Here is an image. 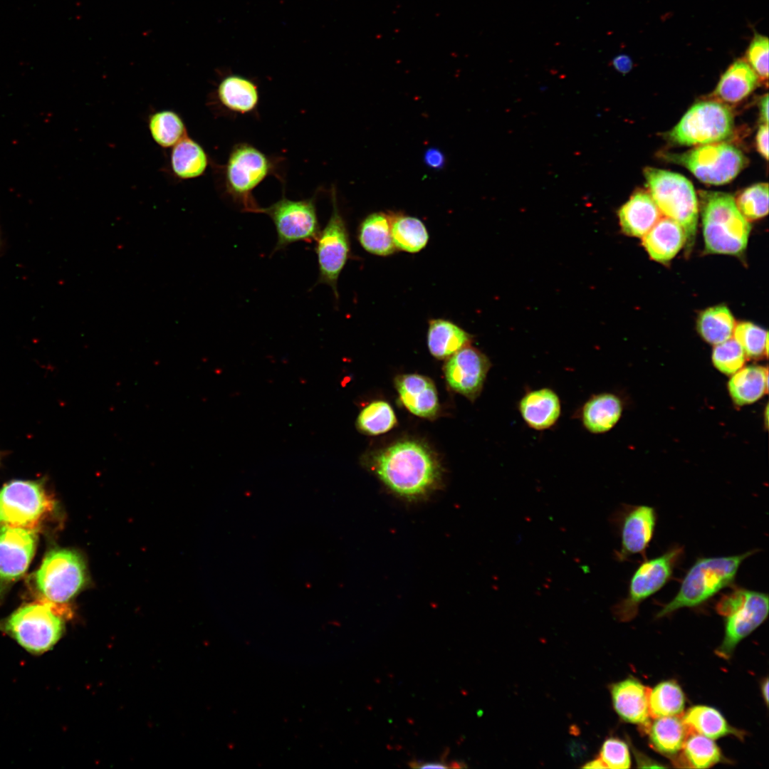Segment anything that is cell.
Masks as SVG:
<instances>
[{"instance_id":"6da1fadb","label":"cell","mask_w":769,"mask_h":769,"mask_svg":"<svg viewBox=\"0 0 769 769\" xmlns=\"http://www.w3.org/2000/svg\"><path fill=\"white\" fill-rule=\"evenodd\" d=\"M372 465L389 490L406 498L425 495L438 483L441 474L433 452L412 440L399 441L377 452Z\"/></svg>"},{"instance_id":"7a4b0ae2","label":"cell","mask_w":769,"mask_h":769,"mask_svg":"<svg viewBox=\"0 0 769 769\" xmlns=\"http://www.w3.org/2000/svg\"><path fill=\"white\" fill-rule=\"evenodd\" d=\"M701 209L706 251L736 255L746 248L750 226L728 194L701 192Z\"/></svg>"},{"instance_id":"3957f363","label":"cell","mask_w":769,"mask_h":769,"mask_svg":"<svg viewBox=\"0 0 769 769\" xmlns=\"http://www.w3.org/2000/svg\"><path fill=\"white\" fill-rule=\"evenodd\" d=\"M754 551L743 554L699 558L686 574L676 596L656 614L668 616L683 607L699 606L731 585L741 563Z\"/></svg>"},{"instance_id":"277c9868","label":"cell","mask_w":769,"mask_h":769,"mask_svg":"<svg viewBox=\"0 0 769 769\" xmlns=\"http://www.w3.org/2000/svg\"><path fill=\"white\" fill-rule=\"evenodd\" d=\"M68 608L46 600L21 607L0 622V630L28 652L41 654L51 649L63 634Z\"/></svg>"},{"instance_id":"5b68a950","label":"cell","mask_w":769,"mask_h":769,"mask_svg":"<svg viewBox=\"0 0 769 769\" xmlns=\"http://www.w3.org/2000/svg\"><path fill=\"white\" fill-rule=\"evenodd\" d=\"M649 194L661 214L678 223L684 230L687 245L696 234L698 199L691 182L671 172L647 167L644 171Z\"/></svg>"},{"instance_id":"8992f818","label":"cell","mask_w":769,"mask_h":769,"mask_svg":"<svg viewBox=\"0 0 769 769\" xmlns=\"http://www.w3.org/2000/svg\"><path fill=\"white\" fill-rule=\"evenodd\" d=\"M716 610L725 618L723 639L716 654L719 657L729 659L738 644L767 618L768 595L755 590L736 588L721 597Z\"/></svg>"},{"instance_id":"52a82bcc","label":"cell","mask_w":769,"mask_h":769,"mask_svg":"<svg viewBox=\"0 0 769 769\" xmlns=\"http://www.w3.org/2000/svg\"><path fill=\"white\" fill-rule=\"evenodd\" d=\"M88 574L84 558L70 549H54L44 558L35 574L43 600L64 605L85 586Z\"/></svg>"},{"instance_id":"ba28073f","label":"cell","mask_w":769,"mask_h":769,"mask_svg":"<svg viewBox=\"0 0 769 769\" xmlns=\"http://www.w3.org/2000/svg\"><path fill=\"white\" fill-rule=\"evenodd\" d=\"M271 160L248 143L236 145L224 167V185L227 194L246 212L255 213L259 206L253 190L272 172Z\"/></svg>"},{"instance_id":"9c48e42d","label":"cell","mask_w":769,"mask_h":769,"mask_svg":"<svg viewBox=\"0 0 769 769\" xmlns=\"http://www.w3.org/2000/svg\"><path fill=\"white\" fill-rule=\"evenodd\" d=\"M664 158L685 167L702 182L714 185L731 182L746 164L741 151L721 142L699 145L684 153H666Z\"/></svg>"},{"instance_id":"30bf717a","label":"cell","mask_w":769,"mask_h":769,"mask_svg":"<svg viewBox=\"0 0 769 769\" xmlns=\"http://www.w3.org/2000/svg\"><path fill=\"white\" fill-rule=\"evenodd\" d=\"M54 506L39 481H11L0 490V526L36 529Z\"/></svg>"},{"instance_id":"8fae6325","label":"cell","mask_w":769,"mask_h":769,"mask_svg":"<svg viewBox=\"0 0 769 769\" xmlns=\"http://www.w3.org/2000/svg\"><path fill=\"white\" fill-rule=\"evenodd\" d=\"M732 113L725 105L715 101L693 105L670 132V140L681 145H703L720 142L733 132Z\"/></svg>"},{"instance_id":"7c38bea8","label":"cell","mask_w":769,"mask_h":769,"mask_svg":"<svg viewBox=\"0 0 769 769\" xmlns=\"http://www.w3.org/2000/svg\"><path fill=\"white\" fill-rule=\"evenodd\" d=\"M255 213L268 215L275 225L278 239L273 252L298 241L311 243L320 231L315 196L302 200L283 196L268 207L258 206Z\"/></svg>"},{"instance_id":"4fadbf2b","label":"cell","mask_w":769,"mask_h":769,"mask_svg":"<svg viewBox=\"0 0 769 769\" xmlns=\"http://www.w3.org/2000/svg\"><path fill=\"white\" fill-rule=\"evenodd\" d=\"M331 199L330 217L315 240L319 271L316 285L329 286L338 300V281L350 257V241L345 221L338 209L335 187L332 188Z\"/></svg>"},{"instance_id":"5bb4252c","label":"cell","mask_w":769,"mask_h":769,"mask_svg":"<svg viewBox=\"0 0 769 769\" xmlns=\"http://www.w3.org/2000/svg\"><path fill=\"white\" fill-rule=\"evenodd\" d=\"M682 553L681 547H673L661 555L642 563L631 578L627 597L613 607L615 617L624 622L632 619L638 612L639 605L670 580Z\"/></svg>"},{"instance_id":"9a60e30c","label":"cell","mask_w":769,"mask_h":769,"mask_svg":"<svg viewBox=\"0 0 769 769\" xmlns=\"http://www.w3.org/2000/svg\"><path fill=\"white\" fill-rule=\"evenodd\" d=\"M38 541L35 528L0 526V595L26 570Z\"/></svg>"},{"instance_id":"2e32d148","label":"cell","mask_w":769,"mask_h":769,"mask_svg":"<svg viewBox=\"0 0 769 769\" xmlns=\"http://www.w3.org/2000/svg\"><path fill=\"white\" fill-rule=\"evenodd\" d=\"M491 367L489 358L469 345L448 358L445 378L451 389L474 401L483 389Z\"/></svg>"},{"instance_id":"e0dca14e","label":"cell","mask_w":769,"mask_h":769,"mask_svg":"<svg viewBox=\"0 0 769 769\" xmlns=\"http://www.w3.org/2000/svg\"><path fill=\"white\" fill-rule=\"evenodd\" d=\"M621 535V548L615 553L619 561L643 554L652 539L656 515L653 507L640 505L625 507L614 517Z\"/></svg>"},{"instance_id":"ac0fdd59","label":"cell","mask_w":769,"mask_h":769,"mask_svg":"<svg viewBox=\"0 0 769 769\" xmlns=\"http://www.w3.org/2000/svg\"><path fill=\"white\" fill-rule=\"evenodd\" d=\"M650 689L630 677L610 686L615 712L624 721L647 729L651 722L649 710Z\"/></svg>"},{"instance_id":"d6986e66","label":"cell","mask_w":769,"mask_h":769,"mask_svg":"<svg viewBox=\"0 0 769 769\" xmlns=\"http://www.w3.org/2000/svg\"><path fill=\"white\" fill-rule=\"evenodd\" d=\"M518 409L528 427L536 431L548 430L558 423L561 415V401L549 387L525 392L520 399Z\"/></svg>"},{"instance_id":"ffe728a7","label":"cell","mask_w":769,"mask_h":769,"mask_svg":"<svg viewBox=\"0 0 769 769\" xmlns=\"http://www.w3.org/2000/svg\"><path fill=\"white\" fill-rule=\"evenodd\" d=\"M395 386L402 402L412 414L425 418L436 415L439 408L437 392L429 378L417 374L399 375Z\"/></svg>"},{"instance_id":"44dd1931","label":"cell","mask_w":769,"mask_h":769,"mask_svg":"<svg viewBox=\"0 0 769 769\" xmlns=\"http://www.w3.org/2000/svg\"><path fill=\"white\" fill-rule=\"evenodd\" d=\"M622 412L620 398L612 393L602 392L592 394L575 415L588 432L600 434L609 431L616 425Z\"/></svg>"},{"instance_id":"7402d4cb","label":"cell","mask_w":769,"mask_h":769,"mask_svg":"<svg viewBox=\"0 0 769 769\" xmlns=\"http://www.w3.org/2000/svg\"><path fill=\"white\" fill-rule=\"evenodd\" d=\"M649 194L637 192L619 209L621 229L628 236L642 238L662 217Z\"/></svg>"},{"instance_id":"603a6c76","label":"cell","mask_w":769,"mask_h":769,"mask_svg":"<svg viewBox=\"0 0 769 769\" xmlns=\"http://www.w3.org/2000/svg\"><path fill=\"white\" fill-rule=\"evenodd\" d=\"M216 100L222 108L234 114H249L255 111L259 101L257 85L239 75L224 78L216 88Z\"/></svg>"},{"instance_id":"cb8c5ba5","label":"cell","mask_w":769,"mask_h":769,"mask_svg":"<svg viewBox=\"0 0 769 769\" xmlns=\"http://www.w3.org/2000/svg\"><path fill=\"white\" fill-rule=\"evenodd\" d=\"M642 238L650 257L661 263L674 258L686 241L683 228L667 217H661Z\"/></svg>"},{"instance_id":"d4e9b609","label":"cell","mask_w":769,"mask_h":769,"mask_svg":"<svg viewBox=\"0 0 769 769\" xmlns=\"http://www.w3.org/2000/svg\"><path fill=\"white\" fill-rule=\"evenodd\" d=\"M758 79L745 60L738 59L723 73L713 95L725 103H739L756 88Z\"/></svg>"},{"instance_id":"484cf974","label":"cell","mask_w":769,"mask_h":769,"mask_svg":"<svg viewBox=\"0 0 769 769\" xmlns=\"http://www.w3.org/2000/svg\"><path fill=\"white\" fill-rule=\"evenodd\" d=\"M471 341V335L449 320L432 319L429 322L428 347L437 359L449 358Z\"/></svg>"},{"instance_id":"4316f807","label":"cell","mask_w":769,"mask_h":769,"mask_svg":"<svg viewBox=\"0 0 769 769\" xmlns=\"http://www.w3.org/2000/svg\"><path fill=\"white\" fill-rule=\"evenodd\" d=\"M682 716L654 718L644 731L655 750L672 755L681 751L688 736L692 733L682 719Z\"/></svg>"},{"instance_id":"83f0119b","label":"cell","mask_w":769,"mask_h":769,"mask_svg":"<svg viewBox=\"0 0 769 769\" xmlns=\"http://www.w3.org/2000/svg\"><path fill=\"white\" fill-rule=\"evenodd\" d=\"M358 240L363 249L372 254L386 256L394 253L397 249L392 238L388 214H369L359 226Z\"/></svg>"},{"instance_id":"f1b7e54d","label":"cell","mask_w":769,"mask_h":769,"mask_svg":"<svg viewBox=\"0 0 769 769\" xmlns=\"http://www.w3.org/2000/svg\"><path fill=\"white\" fill-rule=\"evenodd\" d=\"M208 163V156L204 148L187 135L172 147L171 169L181 179H191L202 176Z\"/></svg>"},{"instance_id":"f546056e","label":"cell","mask_w":769,"mask_h":769,"mask_svg":"<svg viewBox=\"0 0 769 769\" xmlns=\"http://www.w3.org/2000/svg\"><path fill=\"white\" fill-rule=\"evenodd\" d=\"M682 719L691 733L711 739L733 735L743 738L744 733L732 726L716 709L707 706H694L682 715Z\"/></svg>"},{"instance_id":"4dcf8cb0","label":"cell","mask_w":769,"mask_h":769,"mask_svg":"<svg viewBox=\"0 0 769 769\" xmlns=\"http://www.w3.org/2000/svg\"><path fill=\"white\" fill-rule=\"evenodd\" d=\"M768 369L748 366L734 373L728 382V390L738 405L755 402L768 392Z\"/></svg>"},{"instance_id":"1f68e13d","label":"cell","mask_w":769,"mask_h":769,"mask_svg":"<svg viewBox=\"0 0 769 769\" xmlns=\"http://www.w3.org/2000/svg\"><path fill=\"white\" fill-rule=\"evenodd\" d=\"M388 215L392 238L397 249L417 253L426 246L429 234L420 219L400 212L389 211Z\"/></svg>"},{"instance_id":"d6a6232c","label":"cell","mask_w":769,"mask_h":769,"mask_svg":"<svg viewBox=\"0 0 769 769\" xmlns=\"http://www.w3.org/2000/svg\"><path fill=\"white\" fill-rule=\"evenodd\" d=\"M677 763L682 767L708 768L723 760L716 743L703 735L692 733L686 738Z\"/></svg>"},{"instance_id":"836d02e7","label":"cell","mask_w":769,"mask_h":769,"mask_svg":"<svg viewBox=\"0 0 769 769\" xmlns=\"http://www.w3.org/2000/svg\"><path fill=\"white\" fill-rule=\"evenodd\" d=\"M685 696L680 686L674 681H665L650 690L649 710L652 718L682 716Z\"/></svg>"},{"instance_id":"e575fe53","label":"cell","mask_w":769,"mask_h":769,"mask_svg":"<svg viewBox=\"0 0 769 769\" xmlns=\"http://www.w3.org/2000/svg\"><path fill=\"white\" fill-rule=\"evenodd\" d=\"M736 326L734 318L725 306L705 310L700 315L697 327L701 337L708 343L717 345L730 338Z\"/></svg>"},{"instance_id":"d590c367","label":"cell","mask_w":769,"mask_h":769,"mask_svg":"<svg viewBox=\"0 0 769 769\" xmlns=\"http://www.w3.org/2000/svg\"><path fill=\"white\" fill-rule=\"evenodd\" d=\"M148 129L154 142L164 148L172 147L187 136L182 118L170 110H162L150 115Z\"/></svg>"},{"instance_id":"8d00e7d4","label":"cell","mask_w":769,"mask_h":769,"mask_svg":"<svg viewBox=\"0 0 769 769\" xmlns=\"http://www.w3.org/2000/svg\"><path fill=\"white\" fill-rule=\"evenodd\" d=\"M396 422V417L391 406L384 401H375L360 412L357 419V426L365 434L377 435L389 431Z\"/></svg>"},{"instance_id":"74e56055","label":"cell","mask_w":769,"mask_h":769,"mask_svg":"<svg viewBox=\"0 0 769 769\" xmlns=\"http://www.w3.org/2000/svg\"><path fill=\"white\" fill-rule=\"evenodd\" d=\"M735 202L738 210L748 221L766 216L768 212V183L756 184L746 188Z\"/></svg>"},{"instance_id":"f35d334b","label":"cell","mask_w":769,"mask_h":769,"mask_svg":"<svg viewBox=\"0 0 769 769\" xmlns=\"http://www.w3.org/2000/svg\"><path fill=\"white\" fill-rule=\"evenodd\" d=\"M734 339L743 348L746 355L758 358L768 353V332L749 322L736 325Z\"/></svg>"},{"instance_id":"ab89813d","label":"cell","mask_w":769,"mask_h":769,"mask_svg":"<svg viewBox=\"0 0 769 769\" xmlns=\"http://www.w3.org/2000/svg\"><path fill=\"white\" fill-rule=\"evenodd\" d=\"M746 354L735 339L716 345L712 354L714 366L726 375H733L743 366Z\"/></svg>"},{"instance_id":"60d3db41","label":"cell","mask_w":769,"mask_h":769,"mask_svg":"<svg viewBox=\"0 0 769 769\" xmlns=\"http://www.w3.org/2000/svg\"><path fill=\"white\" fill-rule=\"evenodd\" d=\"M768 38L756 33L746 52V61L762 80L768 78Z\"/></svg>"},{"instance_id":"b9f144b4","label":"cell","mask_w":769,"mask_h":769,"mask_svg":"<svg viewBox=\"0 0 769 769\" xmlns=\"http://www.w3.org/2000/svg\"><path fill=\"white\" fill-rule=\"evenodd\" d=\"M599 758L606 768H629L631 765L627 745L617 738L611 737L603 742Z\"/></svg>"},{"instance_id":"7bdbcfd3","label":"cell","mask_w":769,"mask_h":769,"mask_svg":"<svg viewBox=\"0 0 769 769\" xmlns=\"http://www.w3.org/2000/svg\"><path fill=\"white\" fill-rule=\"evenodd\" d=\"M425 164L431 169L436 170L441 169L446 164L444 154L438 148H428L424 155Z\"/></svg>"},{"instance_id":"ee69618b","label":"cell","mask_w":769,"mask_h":769,"mask_svg":"<svg viewBox=\"0 0 769 769\" xmlns=\"http://www.w3.org/2000/svg\"><path fill=\"white\" fill-rule=\"evenodd\" d=\"M756 147L758 152L766 159H768V125L760 126L756 135Z\"/></svg>"},{"instance_id":"f6af8a7d","label":"cell","mask_w":769,"mask_h":769,"mask_svg":"<svg viewBox=\"0 0 769 769\" xmlns=\"http://www.w3.org/2000/svg\"><path fill=\"white\" fill-rule=\"evenodd\" d=\"M612 64L617 70L625 74L632 69L633 63L629 56L620 54L614 58Z\"/></svg>"},{"instance_id":"bcb514c9","label":"cell","mask_w":769,"mask_h":769,"mask_svg":"<svg viewBox=\"0 0 769 769\" xmlns=\"http://www.w3.org/2000/svg\"><path fill=\"white\" fill-rule=\"evenodd\" d=\"M409 766L414 768H447L449 765L444 761L438 762H423V761H411Z\"/></svg>"},{"instance_id":"7dc6e473","label":"cell","mask_w":769,"mask_h":769,"mask_svg":"<svg viewBox=\"0 0 769 769\" xmlns=\"http://www.w3.org/2000/svg\"><path fill=\"white\" fill-rule=\"evenodd\" d=\"M760 110L761 119L764 124L768 122V95L763 96L760 102Z\"/></svg>"},{"instance_id":"c3c4849f","label":"cell","mask_w":769,"mask_h":769,"mask_svg":"<svg viewBox=\"0 0 769 769\" xmlns=\"http://www.w3.org/2000/svg\"><path fill=\"white\" fill-rule=\"evenodd\" d=\"M582 768H606L605 764L602 763L600 758H596L589 763H587Z\"/></svg>"},{"instance_id":"681fc988","label":"cell","mask_w":769,"mask_h":769,"mask_svg":"<svg viewBox=\"0 0 769 769\" xmlns=\"http://www.w3.org/2000/svg\"><path fill=\"white\" fill-rule=\"evenodd\" d=\"M761 691H762V694H763V696L764 698V700H765L766 704L768 705V679H765L764 680V681L762 683Z\"/></svg>"},{"instance_id":"f907efd6","label":"cell","mask_w":769,"mask_h":769,"mask_svg":"<svg viewBox=\"0 0 769 769\" xmlns=\"http://www.w3.org/2000/svg\"><path fill=\"white\" fill-rule=\"evenodd\" d=\"M463 767H465V766H463L461 763H459L457 761L453 762L449 765V768H463Z\"/></svg>"},{"instance_id":"816d5d0a","label":"cell","mask_w":769,"mask_h":769,"mask_svg":"<svg viewBox=\"0 0 769 769\" xmlns=\"http://www.w3.org/2000/svg\"><path fill=\"white\" fill-rule=\"evenodd\" d=\"M2 246H3V239H2L1 232V229H0V251L1 250Z\"/></svg>"}]
</instances>
